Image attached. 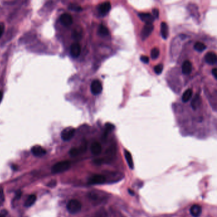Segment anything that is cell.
I'll return each mask as SVG.
<instances>
[{
	"mask_svg": "<svg viewBox=\"0 0 217 217\" xmlns=\"http://www.w3.org/2000/svg\"><path fill=\"white\" fill-rule=\"evenodd\" d=\"M71 167V163L68 161H64L58 162L54 165L52 171L54 173H59L68 170Z\"/></svg>",
	"mask_w": 217,
	"mask_h": 217,
	"instance_id": "cell-1",
	"label": "cell"
},
{
	"mask_svg": "<svg viewBox=\"0 0 217 217\" xmlns=\"http://www.w3.org/2000/svg\"><path fill=\"white\" fill-rule=\"evenodd\" d=\"M67 210L71 214H76L82 210V204L77 199H71L67 204Z\"/></svg>",
	"mask_w": 217,
	"mask_h": 217,
	"instance_id": "cell-2",
	"label": "cell"
},
{
	"mask_svg": "<svg viewBox=\"0 0 217 217\" xmlns=\"http://www.w3.org/2000/svg\"><path fill=\"white\" fill-rule=\"evenodd\" d=\"M75 133V129L69 127L64 129L61 132V138L64 141H70L73 138Z\"/></svg>",
	"mask_w": 217,
	"mask_h": 217,
	"instance_id": "cell-3",
	"label": "cell"
},
{
	"mask_svg": "<svg viewBox=\"0 0 217 217\" xmlns=\"http://www.w3.org/2000/svg\"><path fill=\"white\" fill-rule=\"evenodd\" d=\"M153 30V26L152 24H145L141 33V38L144 41L151 35Z\"/></svg>",
	"mask_w": 217,
	"mask_h": 217,
	"instance_id": "cell-4",
	"label": "cell"
},
{
	"mask_svg": "<svg viewBox=\"0 0 217 217\" xmlns=\"http://www.w3.org/2000/svg\"><path fill=\"white\" fill-rule=\"evenodd\" d=\"M90 90L94 95H98L101 94L102 90V86L101 82L98 80L93 81L90 85Z\"/></svg>",
	"mask_w": 217,
	"mask_h": 217,
	"instance_id": "cell-5",
	"label": "cell"
},
{
	"mask_svg": "<svg viewBox=\"0 0 217 217\" xmlns=\"http://www.w3.org/2000/svg\"><path fill=\"white\" fill-rule=\"evenodd\" d=\"M106 181V178L103 175L101 174H95L89 179V183L90 185L102 184Z\"/></svg>",
	"mask_w": 217,
	"mask_h": 217,
	"instance_id": "cell-6",
	"label": "cell"
},
{
	"mask_svg": "<svg viewBox=\"0 0 217 217\" xmlns=\"http://www.w3.org/2000/svg\"><path fill=\"white\" fill-rule=\"evenodd\" d=\"M60 22H61L62 25L64 26H71L73 22V17L70 14L64 13L62 14L60 17Z\"/></svg>",
	"mask_w": 217,
	"mask_h": 217,
	"instance_id": "cell-7",
	"label": "cell"
},
{
	"mask_svg": "<svg viewBox=\"0 0 217 217\" xmlns=\"http://www.w3.org/2000/svg\"><path fill=\"white\" fill-rule=\"evenodd\" d=\"M81 53V46L78 43H74L71 45L70 54L73 58H78Z\"/></svg>",
	"mask_w": 217,
	"mask_h": 217,
	"instance_id": "cell-8",
	"label": "cell"
},
{
	"mask_svg": "<svg viewBox=\"0 0 217 217\" xmlns=\"http://www.w3.org/2000/svg\"><path fill=\"white\" fill-rule=\"evenodd\" d=\"M138 16L145 24H152L155 20L152 15L149 13H139Z\"/></svg>",
	"mask_w": 217,
	"mask_h": 217,
	"instance_id": "cell-9",
	"label": "cell"
},
{
	"mask_svg": "<svg viewBox=\"0 0 217 217\" xmlns=\"http://www.w3.org/2000/svg\"><path fill=\"white\" fill-rule=\"evenodd\" d=\"M111 7V3L109 1H106V2H104L101 3V5H99V12L102 16H104L106 14L109 12V11L110 10Z\"/></svg>",
	"mask_w": 217,
	"mask_h": 217,
	"instance_id": "cell-10",
	"label": "cell"
},
{
	"mask_svg": "<svg viewBox=\"0 0 217 217\" xmlns=\"http://www.w3.org/2000/svg\"><path fill=\"white\" fill-rule=\"evenodd\" d=\"M31 152L33 154L37 157H41L46 153V150L43 147L39 145H35L32 147Z\"/></svg>",
	"mask_w": 217,
	"mask_h": 217,
	"instance_id": "cell-11",
	"label": "cell"
},
{
	"mask_svg": "<svg viewBox=\"0 0 217 217\" xmlns=\"http://www.w3.org/2000/svg\"><path fill=\"white\" fill-rule=\"evenodd\" d=\"M205 61L210 65H213L216 64L217 59L216 54L213 52H208L205 56Z\"/></svg>",
	"mask_w": 217,
	"mask_h": 217,
	"instance_id": "cell-12",
	"label": "cell"
},
{
	"mask_svg": "<svg viewBox=\"0 0 217 217\" xmlns=\"http://www.w3.org/2000/svg\"><path fill=\"white\" fill-rule=\"evenodd\" d=\"M190 213L193 217H199L202 213V208L198 204H194L190 209Z\"/></svg>",
	"mask_w": 217,
	"mask_h": 217,
	"instance_id": "cell-13",
	"label": "cell"
},
{
	"mask_svg": "<svg viewBox=\"0 0 217 217\" xmlns=\"http://www.w3.org/2000/svg\"><path fill=\"white\" fill-rule=\"evenodd\" d=\"M90 150H91V152L92 153V154H94V155H98L101 153V150H102V147L101 144L99 142H94L92 144L91 146H90Z\"/></svg>",
	"mask_w": 217,
	"mask_h": 217,
	"instance_id": "cell-14",
	"label": "cell"
},
{
	"mask_svg": "<svg viewBox=\"0 0 217 217\" xmlns=\"http://www.w3.org/2000/svg\"><path fill=\"white\" fill-rule=\"evenodd\" d=\"M192 70V63L189 61H185L183 63L182 70V73L185 75H189Z\"/></svg>",
	"mask_w": 217,
	"mask_h": 217,
	"instance_id": "cell-15",
	"label": "cell"
},
{
	"mask_svg": "<svg viewBox=\"0 0 217 217\" xmlns=\"http://www.w3.org/2000/svg\"><path fill=\"white\" fill-rule=\"evenodd\" d=\"M161 33L162 38L166 40L169 35V29L167 24L164 22H162L161 24Z\"/></svg>",
	"mask_w": 217,
	"mask_h": 217,
	"instance_id": "cell-16",
	"label": "cell"
},
{
	"mask_svg": "<svg viewBox=\"0 0 217 217\" xmlns=\"http://www.w3.org/2000/svg\"><path fill=\"white\" fill-rule=\"evenodd\" d=\"M124 155H125V159L127 160V162L129 165V167H130L131 170H133L134 168V163H133V159H132V155L131 154V153L129 152L127 150H125L124 151Z\"/></svg>",
	"mask_w": 217,
	"mask_h": 217,
	"instance_id": "cell-17",
	"label": "cell"
},
{
	"mask_svg": "<svg viewBox=\"0 0 217 217\" xmlns=\"http://www.w3.org/2000/svg\"><path fill=\"white\" fill-rule=\"evenodd\" d=\"M36 200H37V196H36L34 194L30 195L25 202L24 206L28 207V208L32 206L33 205L35 204Z\"/></svg>",
	"mask_w": 217,
	"mask_h": 217,
	"instance_id": "cell-18",
	"label": "cell"
},
{
	"mask_svg": "<svg viewBox=\"0 0 217 217\" xmlns=\"http://www.w3.org/2000/svg\"><path fill=\"white\" fill-rule=\"evenodd\" d=\"M200 104H201L200 96L199 94H196L192 99V101L191 102V106L193 109L195 110L197 108V107L199 106Z\"/></svg>",
	"mask_w": 217,
	"mask_h": 217,
	"instance_id": "cell-19",
	"label": "cell"
},
{
	"mask_svg": "<svg viewBox=\"0 0 217 217\" xmlns=\"http://www.w3.org/2000/svg\"><path fill=\"white\" fill-rule=\"evenodd\" d=\"M192 96V90L191 89H189L186 90L185 92L183 93L182 96V101L184 102H188L191 99Z\"/></svg>",
	"mask_w": 217,
	"mask_h": 217,
	"instance_id": "cell-20",
	"label": "cell"
},
{
	"mask_svg": "<svg viewBox=\"0 0 217 217\" xmlns=\"http://www.w3.org/2000/svg\"><path fill=\"white\" fill-rule=\"evenodd\" d=\"M114 129H115V126H114L113 124H111V123H106V125H105V131L104 132V134H103L104 139V138H107L108 134H109L111 131H113Z\"/></svg>",
	"mask_w": 217,
	"mask_h": 217,
	"instance_id": "cell-21",
	"label": "cell"
},
{
	"mask_svg": "<svg viewBox=\"0 0 217 217\" xmlns=\"http://www.w3.org/2000/svg\"><path fill=\"white\" fill-rule=\"evenodd\" d=\"M98 33L101 36H108L109 35L110 32L106 26H104L103 24H101L99 26Z\"/></svg>",
	"mask_w": 217,
	"mask_h": 217,
	"instance_id": "cell-22",
	"label": "cell"
},
{
	"mask_svg": "<svg viewBox=\"0 0 217 217\" xmlns=\"http://www.w3.org/2000/svg\"><path fill=\"white\" fill-rule=\"evenodd\" d=\"M206 49V46L203 43L200 41H197L194 45V49L198 52H203Z\"/></svg>",
	"mask_w": 217,
	"mask_h": 217,
	"instance_id": "cell-23",
	"label": "cell"
},
{
	"mask_svg": "<svg viewBox=\"0 0 217 217\" xmlns=\"http://www.w3.org/2000/svg\"><path fill=\"white\" fill-rule=\"evenodd\" d=\"M69 153L71 157H77L80 153H82V152H81L80 148H73L70 150Z\"/></svg>",
	"mask_w": 217,
	"mask_h": 217,
	"instance_id": "cell-24",
	"label": "cell"
},
{
	"mask_svg": "<svg viewBox=\"0 0 217 217\" xmlns=\"http://www.w3.org/2000/svg\"><path fill=\"white\" fill-rule=\"evenodd\" d=\"M159 54H160V51L157 48H153V49L151 50V53H150V55H151V58L152 59H157Z\"/></svg>",
	"mask_w": 217,
	"mask_h": 217,
	"instance_id": "cell-25",
	"label": "cell"
},
{
	"mask_svg": "<svg viewBox=\"0 0 217 217\" xmlns=\"http://www.w3.org/2000/svg\"><path fill=\"white\" fill-rule=\"evenodd\" d=\"M162 70H163V65L162 64H158L155 66L154 71L157 75L161 74Z\"/></svg>",
	"mask_w": 217,
	"mask_h": 217,
	"instance_id": "cell-26",
	"label": "cell"
},
{
	"mask_svg": "<svg viewBox=\"0 0 217 217\" xmlns=\"http://www.w3.org/2000/svg\"><path fill=\"white\" fill-rule=\"evenodd\" d=\"M69 8L71 9L72 10L74 11H81L82 10V8H81L80 6H78L77 5H70V7H69Z\"/></svg>",
	"mask_w": 217,
	"mask_h": 217,
	"instance_id": "cell-27",
	"label": "cell"
},
{
	"mask_svg": "<svg viewBox=\"0 0 217 217\" xmlns=\"http://www.w3.org/2000/svg\"><path fill=\"white\" fill-rule=\"evenodd\" d=\"M152 13H153V17L154 19H158L159 18V11L158 9H153V10H152Z\"/></svg>",
	"mask_w": 217,
	"mask_h": 217,
	"instance_id": "cell-28",
	"label": "cell"
},
{
	"mask_svg": "<svg viewBox=\"0 0 217 217\" xmlns=\"http://www.w3.org/2000/svg\"><path fill=\"white\" fill-rule=\"evenodd\" d=\"M5 31V24L4 23L0 22V38L2 37L3 34Z\"/></svg>",
	"mask_w": 217,
	"mask_h": 217,
	"instance_id": "cell-29",
	"label": "cell"
},
{
	"mask_svg": "<svg viewBox=\"0 0 217 217\" xmlns=\"http://www.w3.org/2000/svg\"><path fill=\"white\" fill-rule=\"evenodd\" d=\"M140 60L142 61L144 64H147V63L149 62V58H148L147 56H142L140 58Z\"/></svg>",
	"mask_w": 217,
	"mask_h": 217,
	"instance_id": "cell-30",
	"label": "cell"
},
{
	"mask_svg": "<svg viewBox=\"0 0 217 217\" xmlns=\"http://www.w3.org/2000/svg\"><path fill=\"white\" fill-rule=\"evenodd\" d=\"M212 74H213V77H215V79H217V74H216L217 71H216V68H214V69H213L212 71Z\"/></svg>",
	"mask_w": 217,
	"mask_h": 217,
	"instance_id": "cell-31",
	"label": "cell"
},
{
	"mask_svg": "<svg viewBox=\"0 0 217 217\" xmlns=\"http://www.w3.org/2000/svg\"><path fill=\"white\" fill-rule=\"evenodd\" d=\"M21 195H22V192H19L16 195V197L17 199H19L21 197Z\"/></svg>",
	"mask_w": 217,
	"mask_h": 217,
	"instance_id": "cell-32",
	"label": "cell"
},
{
	"mask_svg": "<svg viewBox=\"0 0 217 217\" xmlns=\"http://www.w3.org/2000/svg\"><path fill=\"white\" fill-rule=\"evenodd\" d=\"M3 97V92L0 90V102H1V101H2Z\"/></svg>",
	"mask_w": 217,
	"mask_h": 217,
	"instance_id": "cell-33",
	"label": "cell"
},
{
	"mask_svg": "<svg viewBox=\"0 0 217 217\" xmlns=\"http://www.w3.org/2000/svg\"><path fill=\"white\" fill-rule=\"evenodd\" d=\"M129 194H131V195H134V193H133V192H132V191H131V190H130V189H129Z\"/></svg>",
	"mask_w": 217,
	"mask_h": 217,
	"instance_id": "cell-34",
	"label": "cell"
},
{
	"mask_svg": "<svg viewBox=\"0 0 217 217\" xmlns=\"http://www.w3.org/2000/svg\"><path fill=\"white\" fill-rule=\"evenodd\" d=\"M0 217H5L4 215H3L2 214H0Z\"/></svg>",
	"mask_w": 217,
	"mask_h": 217,
	"instance_id": "cell-35",
	"label": "cell"
}]
</instances>
